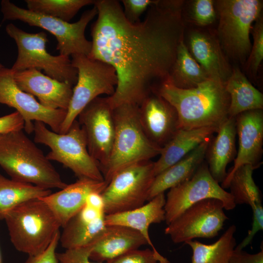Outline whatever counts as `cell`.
I'll return each instance as SVG.
<instances>
[{
    "instance_id": "1",
    "label": "cell",
    "mask_w": 263,
    "mask_h": 263,
    "mask_svg": "<svg viewBox=\"0 0 263 263\" xmlns=\"http://www.w3.org/2000/svg\"><path fill=\"white\" fill-rule=\"evenodd\" d=\"M183 1L158 0L143 20L125 17L120 2L96 0L97 18L91 26L92 47L88 56L110 64L117 84L108 96L112 107L139 106L168 80L177 49L184 40Z\"/></svg>"
},
{
    "instance_id": "2",
    "label": "cell",
    "mask_w": 263,
    "mask_h": 263,
    "mask_svg": "<svg viewBox=\"0 0 263 263\" xmlns=\"http://www.w3.org/2000/svg\"><path fill=\"white\" fill-rule=\"evenodd\" d=\"M156 94L175 109L179 129L219 127L228 117L229 96L225 84L211 78L190 89H181L169 80Z\"/></svg>"
},
{
    "instance_id": "3",
    "label": "cell",
    "mask_w": 263,
    "mask_h": 263,
    "mask_svg": "<svg viewBox=\"0 0 263 263\" xmlns=\"http://www.w3.org/2000/svg\"><path fill=\"white\" fill-rule=\"evenodd\" d=\"M0 166L11 179L20 182L50 189L67 185L22 130L0 134Z\"/></svg>"
},
{
    "instance_id": "4",
    "label": "cell",
    "mask_w": 263,
    "mask_h": 263,
    "mask_svg": "<svg viewBox=\"0 0 263 263\" xmlns=\"http://www.w3.org/2000/svg\"><path fill=\"white\" fill-rule=\"evenodd\" d=\"M3 220L14 247L28 256L44 251L61 227L53 211L40 198L21 203Z\"/></svg>"
},
{
    "instance_id": "5",
    "label": "cell",
    "mask_w": 263,
    "mask_h": 263,
    "mask_svg": "<svg viewBox=\"0 0 263 263\" xmlns=\"http://www.w3.org/2000/svg\"><path fill=\"white\" fill-rule=\"evenodd\" d=\"M139 106L123 104L113 109L115 132L109 160L100 169L108 184L121 169L160 154L162 148L150 141L141 126Z\"/></svg>"
},
{
    "instance_id": "6",
    "label": "cell",
    "mask_w": 263,
    "mask_h": 263,
    "mask_svg": "<svg viewBox=\"0 0 263 263\" xmlns=\"http://www.w3.org/2000/svg\"><path fill=\"white\" fill-rule=\"evenodd\" d=\"M34 141L51 150L46 155L70 169L80 178L104 181L98 163L90 154L85 132L75 120L64 134L49 130L41 122L34 123Z\"/></svg>"
},
{
    "instance_id": "7",
    "label": "cell",
    "mask_w": 263,
    "mask_h": 263,
    "mask_svg": "<svg viewBox=\"0 0 263 263\" xmlns=\"http://www.w3.org/2000/svg\"><path fill=\"white\" fill-rule=\"evenodd\" d=\"M0 10L2 21L19 20L30 26L43 29L54 35L57 42L56 50L59 55L89 56L91 52L92 43L86 38L85 31L88 23L97 15L94 5L85 11L79 20L74 23L20 8L8 0L1 1Z\"/></svg>"
},
{
    "instance_id": "8",
    "label": "cell",
    "mask_w": 263,
    "mask_h": 263,
    "mask_svg": "<svg viewBox=\"0 0 263 263\" xmlns=\"http://www.w3.org/2000/svg\"><path fill=\"white\" fill-rule=\"evenodd\" d=\"M219 17L217 39L225 56L244 63L252 44V23L260 17L263 2L259 0H219L215 2Z\"/></svg>"
},
{
    "instance_id": "9",
    "label": "cell",
    "mask_w": 263,
    "mask_h": 263,
    "mask_svg": "<svg viewBox=\"0 0 263 263\" xmlns=\"http://www.w3.org/2000/svg\"><path fill=\"white\" fill-rule=\"evenodd\" d=\"M5 31L15 40L18 48L17 57L11 68L13 72L29 69L42 70L51 78L75 85L77 70L73 66L69 56H53L47 52L48 39L45 32L28 33L13 23L8 24Z\"/></svg>"
},
{
    "instance_id": "10",
    "label": "cell",
    "mask_w": 263,
    "mask_h": 263,
    "mask_svg": "<svg viewBox=\"0 0 263 263\" xmlns=\"http://www.w3.org/2000/svg\"><path fill=\"white\" fill-rule=\"evenodd\" d=\"M71 62L77 72V79L60 128L59 133H65L81 111L100 95H112L117 84L114 68L110 64L84 55L72 56Z\"/></svg>"
},
{
    "instance_id": "11",
    "label": "cell",
    "mask_w": 263,
    "mask_h": 263,
    "mask_svg": "<svg viewBox=\"0 0 263 263\" xmlns=\"http://www.w3.org/2000/svg\"><path fill=\"white\" fill-rule=\"evenodd\" d=\"M155 176L151 160L134 163L116 172L101 193L106 215L144 205Z\"/></svg>"
},
{
    "instance_id": "12",
    "label": "cell",
    "mask_w": 263,
    "mask_h": 263,
    "mask_svg": "<svg viewBox=\"0 0 263 263\" xmlns=\"http://www.w3.org/2000/svg\"><path fill=\"white\" fill-rule=\"evenodd\" d=\"M208 198L220 200L227 210L236 206L230 192L214 179L207 163L204 161L189 179L169 189L164 206L167 225L191 205Z\"/></svg>"
},
{
    "instance_id": "13",
    "label": "cell",
    "mask_w": 263,
    "mask_h": 263,
    "mask_svg": "<svg viewBox=\"0 0 263 263\" xmlns=\"http://www.w3.org/2000/svg\"><path fill=\"white\" fill-rule=\"evenodd\" d=\"M219 200H201L186 209L168 225L165 233L175 244L197 238H212L218 235L228 218Z\"/></svg>"
},
{
    "instance_id": "14",
    "label": "cell",
    "mask_w": 263,
    "mask_h": 263,
    "mask_svg": "<svg viewBox=\"0 0 263 263\" xmlns=\"http://www.w3.org/2000/svg\"><path fill=\"white\" fill-rule=\"evenodd\" d=\"M77 117L85 133L88 151L101 169L109 160L115 132L113 109L108 96L94 99Z\"/></svg>"
},
{
    "instance_id": "15",
    "label": "cell",
    "mask_w": 263,
    "mask_h": 263,
    "mask_svg": "<svg viewBox=\"0 0 263 263\" xmlns=\"http://www.w3.org/2000/svg\"><path fill=\"white\" fill-rule=\"evenodd\" d=\"M0 104L12 107L20 114L27 133L33 132V121L41 122L59 133L67 114L66 110L43 106L34 96L22 91L14 80L13 71L4 67L0 69Z\"/></svg>"
},
{
    "instance_id": "16",
    "label": "cell",
    "mask_w": 263,
    "mask_h": 263,
    "mask_svg": "<svg viewBox=\"0 0 263 263\" xmlns=\"http://www.w3.org/2000/svg\"><path fill=\"white\" fill-rule=\"evenodd\" d=\"M236 133L239 139V148L234 165L224 180L222 188H228L233 173L241 166L249 164L258 168L262 164L263 152V110L248 111L235 117Z\"/></svg>"
},
{
    "instance_id": "17",
    "label": "cell",
    "mask_w": 263,
    "mask_h": 263,
    "mask_svg": "<svg viewBox=\"0 0 263 263\" xmlns=\"http://www.w3.org/2000/svg\"><path fill=\"white\" fill-rule=\"evenodd\" d=\"M139 120L145 134L162 148L179 129L174 108L157 94L145 98L139 106Z\"/></svg>"
},
{
    "instance_id": "18",
    "label": "cell",
    "mask_w": 263,
    "mask_h": 263,
    "mask_svg": "<svg viewBox=\"0 0 263 263\" xmlns=\"http://www.w3.org/2000/svg\"><path fill=\"white\" fill-rule=\"evenodd\" d=\"M18 86L37 97L43 106L67 111L73 94V86L58 81L36 69L13 72Z\"/></svg>"
},
{
    "instance_id": "19",
    "label": "cell",
    "mask_w": 263,
    "mask_h": 263,
    "mask_svg": "<svg viewBox=\"0 0 263 263\" xmlns=\"http://www.w3.org/2000/svg\"><path fill=\"white\" fill-rule=\"evenodd\" d=\"M107 184L105 181L80 178L40 199L50 207L62 227L85 206L89 194L101 193Z\"/></svg>"
},
{
    "instance_id": "20",
    "label": "cell",
    "mask_w": 263,
    "mask_h": 263,
    "mask_svg": "<svg viewBox=\"0 0 263 263\" xmlns=\"http://www.w3.org/2000/svg\"><path fill=\"white\" fill-rule=\"evenodd\" d=\"M188 51L210 78L225 83L232 70L217 38L199 30L188 36Z\"/></svg>"
},
{
    "instance_id": "21",
    "label": "cell",
    "mask_w": 263,
    "mask_h": 263,
    "mask_svg": "<svg viewBox=\"0 0 263 263\" xmlns=\"http://www.w3.org/2000/svg\"><path fill=\"white\" fill-rule=\"evenodd\" d=\"M106 214L87 204L62 227L59 242L65 249L92 244L106 228Z\"/></svg>"
},
{
    "instance_id": "22",
    "label": "cell",
    "mask_w": 263,
    "mask_h": 263,
    "mask_svg": "<svg viewBox=\"0 0 263 263\" xmlns=\"http://www.w3.org/2000/svg\"><path fill=\"white\" fill-rule=\"evenodd\" d=\"M148 244L137 230L119 225H107L102 234L93 244L90 259L107 262L130 251Z\"/></svg>"
},
{
    "instance_id": "23",
    "label": "cell",
    "mask_w": 263,
    "mask_h": 263,
    "mask_svg": "<svg viewBox=\"0 0 263 263\" xmlns=\"http://www.w3.org/2000/svg\"><path fill=\"white\" fill-rule=\"evenodd\" d=\"M165 202L164 193H160L149 201L147 204L136 208L106 215V225H122L137 230L145 238L155 253L159 256H162L150 239L149 228L152 224L165 221Z\"/></svg>"
},
{
    "instance_id": "24",
    "label": "cell",
    "mask_w": 263,
    "mask_h": 263,
    "mask_svg": "<svg viewBox=\"0 0 263 263\" xmlns=\"http://www.w3.org/2000/svg\"><path fill=\"white\" fill-rule=\"evenodd\" d=\"M216 133L210 139L205 158L210 174L219 183L226 177V168L237 154L235 117H228L219 127Z\"/></svg>"
},
{
    "instance_id": "25",
    "label": "cell",
    "mask_w": 263,
    "mask_h": 263,
    "mask_svg": "<svg viewBox=\"0 0 263 263\" xmlns=\"http://www.w3.org/2000/svg\"><path fill=\"white\" fill-rule=\"evenodd\" d=\"M215 127L179 129L162 148L159 158L154 162L155 176L178 162L218 130Z\"/></svg>"
},
{
    "instance_id": "26",
    "label": "cell",
    "mask_w": 263,
    "mask_h": 263,
    "mask_svg": "<svg viewBox=\"0 0 263 263\" xmlns=\"http://www.w3.org/2000/svg\"><path fill=\"white\" fill-rule=\"evenodd\" d=\"M211 137L204 141L181 160L156 175L149 190L148 201L189 179L204 161Z\"/></svg>"
},
{
    "instance_id": "27",
    "label": "cell",
    "mask_w": 263,
    "mask_h": 263,
    "mask_svg": "<svg viewBox=\"0 0 263 263\" xmlns=\"http://www.w3.org/2000/svg\"><path fill=\"white\" fill-rule=\"evenodd\" d=\"M225 88L230 99L228 117H235L248 111L263 110V94L252 85L239 68L232 70Z\"/></svg>"
},
{
    "instance_id": "28",
    "label": "cell",
    "mask_w": 263,
    "mask_h": 263,
    "mask_svg": "<svg viewBox=\"0 0 263 263\" xmlns=\"http://www.w3.org/2000/svg\"><path fill=\"white\" fill-rule=\"evenodd\" d=\"M256 169L249 164L239 167L231 176L228 188L236 205H249L252 209L253 220L263 222L262 194L253 178V171Z\"/></svg>"
},
{
    "instance_id": "29",
    "label": "cell",
    "mask_w": 263,
    "mask_h": 263,
    "mask_svg": "<svg viewBox=\"0 0 263 263\" xmlns=\"http://www.w3.org/2000/svg\"><path fill=\"white\" fill-rule=\"evenodd\" d=\"M210 78L194 59L182 40L177 49L175 60L168 80L181 89H190Z\"/></svg>"
},
{
    "instance_id": "30",
    "label": "cell",
    "mask_w": 263,
    "mask_h": 263,
    "mask_svg": "<svg viewBox=\"0 0 263 263\" xmlns=\"http://www.w3.org/2000/svg\"><path fill=\"white\" fill-rule=\"evenodd\" d=\"M236 227L230 225L220 238L211 244H205L196 240L185 243L192 250L191 263H228L236 246L234 234Z\"/></svg>"
},
{
    "instance_id": "31",
    "label": "cell",
    "mask_w": 263,
    "mask_h": 263,
    "mask_svg": "<svg viewBox=\"0 0 263 263\" xmlns=\"http://www.w3.org/2000/svg\"><path fill=\"white\" fill-rule=\"evenodd\" d=\"M52 193L51 189L7 178L0 174V220L21 203L40 198Z\"/></svg>"
},
{
    "instance_id": "32",
    "label": "cell",
    "mask_w": 263,
    "mask_h": 263,
    "mask_svg": "<svg viewBox=\"0 0 263 263\" xmlns=\"http://www.w3.org/2000/svg\"><path fill=\"white\" fill-rule=\"evenodd\" d=\"M28 10L69 22L80 9L94 0H25Z\"/></svg>"
},
{
    "instance_id": "33",
    "label": "cell",
    "mask_w": 263,
    "mask_h": 263,
    "mask_svg": "<svg viewBox=\"0 0 263 263\" xmlns=\"http://www.w3.org/2000/svg\"><path fill=\"white\" fill-rule=\"evenodd\" d=\"M253 44L247 60L248 67L253 75H256L263 58V21L260 17L252 27Z\"/></svg>"
},
{
    "instance_id": "34",
    "label": "cell",
    "mask_w": 263,
    "mask_h": 263,
    "mask_svg": "<svg viewBox=\"0 0 263 263\" xmlns=\"http://www.w3.org/2000/svg\"><path fill=\"white\" fill-rule=\"evenodd\" d=\"M170 263L165 257L159 256L150 248L136 249L127 252L106 263Z\"/></svg>"
},
{
    "instance_id": "35",
    "label": "cell",
    "mask_w": 263,
    "mask_h": 263,
    "mask_svg": "<svg viewBox=\"0 0 263 263\" xmlns=\"http://www.w3.org/2000/svg\"><path fill=\"white\" fill-rule=\"evenodd\" d=\"M191 18L197 24L205 26L212 24L216 18L214 2L212 0H196L192 2Z\"/></svg>"
},
{
    "instance_id": "36",
    "label": "cell",
    "mask_w": 263,
    "mask_h": 263,
    "mask_svg": "<svg viewBox=\"0 0 263 263\" xmlns=\"http://www.w3.org/2000/svg\"><path fill=\"white\" fill-rule=\"evenodd\" d=\"M158 0H122L123 10L126 19L132 23L140 20L142 15Z\"/></svg>"
},
{
    "instance_id": "37",
    "label": "cell",
    "mask_w": 263,
    "mask_h": 263,
    "mask_svg": "<svg viewBox=\"0 0 263 263\" xmlns=\"http://www.w3.org/2000/svg\"><path fill=\"white\" fill-rule=\"evenodd\" d=\"M93 244L73 249H65L64 252L57 253L58 263H102L90 260V255Z\"/></svg>"
},
{
    "instance_id": "38",
    "label": "cell",
    "mask_w": 263,
    "mask_h": 263,
    "mask_svg": "<svg viewBox=\"0 0 263 263\" xmlns=\"http://www.w3.org/2000/svg\"><path fill=\"white\" fill-rule=\"evenodd\" d=\"M60 232L54 237L48 247L41 253L28 256L24 263H58L56 249L59 243Z\"/></svg>"
},
{
    "instance_id": "39",
    "label": "cell",
    "mask_w": 263,
    "mask_h": 263,
    "mask_svg": "<svg viewBox=\"0 0 263 263\" xmlns=\"http://www.w3.org/2000/svg\"><path fill=\"white\" fill-rule=\"evenodd\" d=\"M24 126L23 119L17 111L0 117V134L23 130Z\"/></svg>"
},
{
    "instance_id": "40",
    "label": "cell",
    "mask_w": 263,
    "mask_h": 263,
    "mask_svg": "<svg viewBox=\"0 0 263 263\" xmlns=\"http://www.w3.org/2000/svg\"><path fill=\"white\" fill-rule=\"evenodd\" d=\"M228 263H263V249L255 254H250L235 247Z\"/></svg>"
},
{
    "instance_id": "41",
    "label": "cell",
    "mask_w": 263,
    "mask_h": 263,
    "mask_svg": "<svg viewBox=\"0 0 263 263\" xmlns=\"http://www.w3.org/2000/svg\"><path fill=\"white\" fill-rule=\"evenodd\" d=\"M87 205L104 212V204L101 193L93 192L88 196L86 204Z\"/></svg>"
},
{
    "instance_id": "42",
    "label": "cell",
    "mask_w": 263,
    "mask_h": 263,
    "mask_svg": "<svg viewBox=\"0 0 263 263\" xmlns=\"http://www.w3.org/2000/svg\"><path fill=\"white\" fill-rule=\"evenodd\" d=\"M4 67V66H3L1 63H0V69L1 68H2V67Z\"/></svg>"
},
{
    "instance_id": "43",
    "label": "cell",
    "mask_w": 263,
    "mask_h": 263,
    "mask_svg": "<svg viewBox=\"0 0 263 263\" xmlns=\"http://www.w3.org/2000/svg\"><path fill=\"white\" fill-rule=\"evenodd\" d=\"M0 263H1V258L0 252Z\"/></svg>"
}]
</instances>
